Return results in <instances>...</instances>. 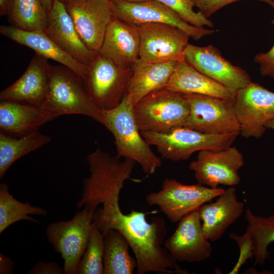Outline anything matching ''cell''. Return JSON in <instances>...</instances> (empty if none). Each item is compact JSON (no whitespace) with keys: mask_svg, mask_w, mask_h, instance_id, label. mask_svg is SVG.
Returning a JSON list of instances; mask_svg holds the SVG:
<instances>
[{"mask_svg":"<svg viewBox=\"0 0 274 274\" xmlns=\"http://www.w3.org/2000/svg\"><path fill=\"white\" fill-rule=\"evenodd\" d=\"M119 199L102 204L94 213L93 223L104 233L110 229L120 232L128 241L136 259V273L188 274L162 246L166 234L165 222L159 217L146 220L147 213L132 210L125 214Z\"/></svg>","mask_w":274,"mask_h":274,"instance_id":"6da1fadb","label":"cell"},{"mask_svg":"<svg viewBox=\"0 0 274 274\" xmlns=\"http://www.w3.org/2000/svg\"><path fill=\"white\" fill-rule=\"evenodd\" d=\"M87 161L90 175L83 181L82 193L77 207L95 212L100 204L119 198L124 183L131 179L136 162L122 159L99 148L87 156Z\"/></svg>","mask_w":274,"mask_h":274,"instance_id":"7a4b0ae2","label":"cell"},{"mask_svg":"<svg viewBox=\"0 0 274 274\" xmlns=\"http://www.w3.org/2000/svg\"><path fill=\"white\" fill-rule=\"evenodd\" d=\"M104 125L112 133L116 148V155L138 163L147 177L162 165L161 159L152 151L139 129L133 112V105L124 96L114 109L102 111Z\"/></svg>","mask_w":274,"mask_h":274,"instance_id":"3957f363","label":"cell"},{"mask_svg":"<svg viewBox=\"0 0 274 274\" xmlns=\"http://www.w3.org/2000/svg\"><path fill=\"white\" fill-rule=\"evenodd\" d=\"M43 108L56 118L79 114L88 116L104 125L102 110L93 102L83 80L67 67L50 65L49 88Z\"/></svg>","mask_w":274,"mask_h":274,"instance_id":"277c9868","label":"cell"},{"mask_svg":"<svg viewBox=\"0 0 274 274\" xmlns=\"http://www.w3.org/2000/svg\"><path fill=\"white\" fill-rule=\"evenodd\" d=\"M189 112L185 94L165 87L151 92L133 106L140 132H164L181 126Z\"/></svg>","mask_w":274,"mask_h":274,"instance_id":"5b68a950","label":"cell"},{"mask_svg":"<svg viewBox=\"0 0 274 274\" xmlns=\"http://www.w3.org/2000/svg\"><path fill=\"white\" fill-rule=\"evenodd\" d=\"M141 133L150 145L156 147L162 158L174 161L187 160L197 151L226 149L239 134H209L182 126L164 132Z\"/></svg>","mask_w":274,"mask_h":274,"instance_id":"8992f818","label":"cell"},{"mask_svg":"<svg viewBox=\"0 0 274 274\" xmlns=\"http://www.w3.org/2000/svg\"><path fill=\"white\" fill-rule=\"evenodd\" d=\"M94 213L84 207L72 219L51 223L46 228L48 242L64 260V273L77 274L88 245Z\"/></svg>","mask_w":274,"mask_h":274,"instance_id":"52a82bcc","label":"cell"},{"mask_svg":"<svg viewBox=\"0 0 274 274\" xmlns=\"http://www.w3.org/2000/svg\"><path fill=\"white\" fill-rule=\"evenodd\" d=\"M224 191L221 187L212 188L199 183L185 185L167 178L163 181L160 190L146 196V201L149 206H157L171 222L177 223Z\"/></svg>","mask_w":274,"mask_h":274,"instance_id":"ba28073f","label":"cell"},{"mask_svg":"<svg viewBox=\"0 0 274 274\" xmlns=\"http://www.w3.org/2000/svg\"><path fill=\"white\" fill-rule=\"evenodd\" d=\"M185 96L190 112L181 126L209 134L239 133L234 100L195 93Z\"/></svg>","mask_w":274,"mask_h":274,"instance_id":"9c48e42d","label":"cell"},{"mask_svg":"<svg viewBox=\"0 0 274 274\" xmlns=\"http://www.w3.org/2000/svg\"><path fill=\"white\" fill-rule=\"evenodd\" d=\"M132 73V70L123 69L98 53L96 55L88 66L84 82L99 109L111 110L120 104Z\"/></svg>","mask_w":274,"mask_h":274,"instance_id":"30bf717a","label":"cell"},{"mask_svg":"<svg viewBox=\"0 0 274 274\" xmlns=\"http://www.w3.org/2000/svg\"><path fill=\"white\" fill-rule=\"evenodd\" d=\"M234 107L239 134L245 138L259 139L266 124L274 119V92L251 82L236 91Z\"/></svg>","mask_w":274,"mask_h":274,"instance_id":"8fae6325","label":"cell"},{"mask_svg":"<svg viewBox=\"0 0 274 274\" xmlns=\"http://www.w3.org/2000/svg\"><path fill=\"white\" fill-rule=\"evenodd\" d=\"M111 2L114 16L130 25L138 27L150 23L168 24L181 29L196 41L215 32L213 29L191 25L176 12L156 0Z\"/></svg>","mask_w":274,"mask_h":274,"instance_id":"7c38bea8","label":"cell"},{"mask_svg":"<svg viewBox=\"0 0 274 274\" xmlns=\"http://www.w3.org/2000/svg\"><path fill=\"white\" fill-rule=\"evenodd\" d=\"M140 39L139 59L152 63L184 59L190 37L168 24L150 23L138 27Z\"/></svg>","mask_w":274,"mask_h":274,"instance_id":"4fadbf2b","label":"cell"},{"mask_svg":"<svg viewBox=\"0 0 274 274\" xmlns=\"http://www.w3.org/2000/svg\"><path fill=\"white\" fill-rule=\"evenodd\" d=\"M244 165L242 154L236 147L230 146L220 150L199 151L189 168L199 184L216 188L220 185H238L241 181L238 172Z\"/></svg>","mask_w":274,"mask_h":274,"instance_id":"5bb4252c","label":"cell"},{"mask_svg":"<svg viewBox=\"0 0 274 274\" xmlns=\"http://www.w3.org/2000/svg\"><path fill=\"white\" fill-rule=\"evenodd\" d=\"M184 60L190 66L236 92L252 82L246 71L232 64L216 47H200L189 44L184 53Z\"/></svg>","mask_w":274,"mask_h":274,"instance_id":"9a60e30c","label":"cell"},{"mask_svg":"<svg viewBox=\"0 0 274 274\" xmlns=\"http://www.w3.org/2000/svg\"><path fill=\"white\" fill-rule=\"evenodd\" d=\"M76 29L87 47L99 53L107 27L114 16L107 0H63Z\"/></svg>","mask_w":274,"mask_h":274,"instance_id":"2e32d148","label":"cell"},{"mask_svg":"<svg viewBox=\"0 0 274 274\" xmlns=\"http://www.w3.org/2000/svg\"><path fill=\"white\" fill-rule=\"evenodd\" d=\"M164 247L177 262H201L211 256L213 248L203 233L198 210L181 219Z\"/></svg>","mask_w":274,"mask_h":274,"instance_id":"e0dca14e","label":"cell"},{"mask_svg":"<svg viewBox=\"0 0 274 274\" xmlns=\"http://www.w3.org/2000/svg\"><path fill=\"white\" fill-rule=\"evenodd\" d=\"M47 13L46 34L64 52L88 66L97 54L83 41L63 2L53 0Z\"/></svg>","mask_w":274,"mask_h":274,"instance_id":"ac0fdd59","label":"cell"},{"mask_svg":"<svg viewBox=\"0 0 274 274\" xmlns=\"http://www.w3.org/2000/svg\"><path fill=\"white\" fill-rule=\"evenodd\" d=\"M36 53L22 75L0 93V100L17 101L43 108L49 88L50 64Z\"/></svg>","mask_w":274,"mask_h":274,"instance_id":"d6986e66","label":"cell"},{"mask_svg":"<svg viewBox=\"0 0 274 274\" xmlns=\"http://www.w3.org/2000/svg\"><path fill=\"white\" fill-rule=\"evenodd\" d=\"M140 44L138 27L114 16L107 27L98 54L123 69L132 70L139 59Z\"/></svg>","mask_w":274,"mask_h":274,"instance_id":"ffe728a7","label":"cell"},{"mask_svg":"<svg viewBox=\"0 0 274 274\" xmlns=\"http://www.w3.org/2000/svg\"><path fill=\"white\" fill-rule=\"evenodd\" d=\"M244 203L237 199L234 186L229 187L213 202L206 203L198 209L203 233L207 239H220L228 228L239 218Z\"/></svg>","mask_w":274,"mask_h":274,"instance_id":"44dd1931","label":"cell"},{"mask_svg":"<svg viewBox=\"0 0 274 274\" xmlns=\"http://www.w3.org/2000/svg\"><path fill=\"white\" fill-rule=\"evenodd\" d=\"M56 117L45 109L27 103L1 100V132L15 136L38 131Z\"/></svg>","mask_w":274,"mask_h":274,"instance_id":"7402d4cb","label":"cell"},{"mask_svg":"<svg viewBox=\"0 0 274 274\" xmlns=\"http://www.w3.org/2000/svg\"><path fill=\"white\" fill-rule=\"evenodd\" d=\"M0 33L18 44L32 49L36 53L46 59L53 60L67 67L84 80L88 66L77 61L62 50L44 31L26 30L14 26L1 25Z\"/></svg>","mask_w":274,"mask_h":274,"instance_id":"603a6c76","label":"cell"},{"mask_svg":"<svg viewBox=\"0 0 274 274\" xmlns=\"http://www.w3.org/2000/svg\"><path fill=\"white\" fill-rule=\"evenodd\" d=\"M178 61L152 63L140 59L132 67L125 96L133 106L151 92L165 87Z\"/></svg>","mask_w":274,"mask_h":274,"instance_id":"cb8c5ba5","label":"cell"},{"mask_svg":"<svg viewBox=\"0 0 274 274\" xmlns=\"http://www.w3.org/2000/svg\"><path fill=\"white\" fill-rule=\"evenodd\" d=\"M165 88L184 94L195 93L234 100V92L198 71L183 59L178 61Z\"/></svg>","mask_w":274,"mask_h":274,"instance_id":"d4e9b609","label":"cell"},{"mask_svg":"<svg viewBox=\"0 0 274 274\" xmlns=\"http://www.w3.org/2000/svg\"><path fill=\"white\" fill-rule=\"evenodd\" d=\"M104 274H132L136 261L129 253V244L119 231L110 229L103 233Z\"/></svg>","mask_w":274,"mask_h":274,"instance_id":"484cf974","label":"cell"},{"mask_svg":"<svg viewBox=\"0 0 274 274\" xmlns=\"http://www.w3.org/2000/svg\"><path fill=\"white\" fill-rule=\"evenodd\" d=\"M51 141L50 136L36 131L15 136L0 132V178L17 159Z\"/></svg>","mask_w":274,"mask_h":274,"instance_id":"4316f807","label":"cell"},{"mask_svg":"<svg viewBox=\"0 0 274 274\" xmlns=\"http://www.w3.org/2000/svg\"><path fill=\"white\" fill-rule=\"evenodd\" d=\"M248 222L246 230L253 241L254 265H263L269 259V245L274 242V214L268 217L254 215L250 209L246 210Z\"/></svg>","mask_w":274,"mask_h":274,"instance_id":"83f0119b","label":"cell"},{"mask_svg":"<svg viewBox=\"0 0 274 274\" xmlns=\"http://www.w3.org/2000/svg\"><path fill=\"white\" fill-rule=\"evenodd\" d=\"M47 214V211L44 208L18 201L9 193L6 184H0V233L20 220L39 222L29 215L45 216Z\"/></svg>","mask_w":274,"mask_h":274,"instance_id":"f1b7e54d","label":"cell"},{"mask_svg":"<svg viewBox=\"0 0 274 274\" xmlns=\"http://www.w3.org/2000/svg\"><path fill=\"white\" fill-rule=\"evenodd\" d=\"M9 19L13 26L26 30L44 31L48 13L42 0H14Z\"/></svg>","mask_w":274,"mask_h":274,"instance_id":"f546056e","label":"cell"},{"mask_svg":"<svg viewBox=\"0 0 274 274\" xmlns=\"http://www.w3.org/2000/svg\"><path fill=\"white\" fill-rule=\"evenodd\" d=\"M104 236L92 223L86 251L79 263L78 274H104Z\"/></svg>","mask_w":274,"mask_h":274,"instance_id":"4dcf8cb0","label":"cell"},{"mask_svg":"<svg viewBox=\"0 0 274 274\" xmlns=\"http://www.w3.org/2000/svg\"><path fill=\"white\" fill-rule=\"evenodd\" d=\"M176 12L182 19L196 27H213L212 21L201 12H195L193 0H156Z\"/></svg>","mask_w":274,"mask_h":274,"instance_id":"1f68e13d","label":"cell"},{"mask_svg":"<svg viewBox=\"0 0 274 274\" xmlns=\"http://www.w3.org/2000/svg\"><path fill=\"white\" fill-rule=\"evenodd\" d=\"M229 237L234 241L239 249V255L236 264L229 273H237L241 267L246 263L247 260L254 257L253 241L250 232L246 230L241 235L231 233Z\"/></svg>","mask_w":274,"mask_h":274,"instance_id":"d6a6232c","label":"cell"},{"mask_svg":"<svg viewBox=\"0 0 274 274\" xmlns=\"http://www.w3.org/2000/svg\"><path fill=\"white\" fill-rule=\"evenodd\" d=\"M241 0H193L195 7L208 18L213 13L232 3ZM266 3L274 9V0H256Z\"/></svg>","mask_w":274,"mask_h":274,"instance_id":"836d02e7","label":"cell"},{"mask_svg":"<svg viewBox=\"0 0 274 274\" xmlns=\"http://www.w3.org/2000/svg\"><path fill=\"white\" fill-rule=\"evenodd\" d=\"M274 26V20H271ZM254 61L259 65L260 74L274 79V44L267 52L259 53L255 55Z\"/></svg>","mask_w":274,"mask_h":274,"instance_id":"e575fe53","label":"cell"},{"mask_svg":"<svg viewBox=\"0 0 274 274\" xmlns=\"http://www.w3.org/2000/svg\"><path fill=\"white\" fill-rule=\"evenodd\" d=\"M27 273L29 274H62L63 268L54 262L40 261L36 263Z\"/></svg>","mask_w":274,"mask_h":274,"instance_id":"d590c367","label":"cell"},{"mask_svg":"<svg viewBox=\"0 0 274 274\" xmlns=\"http://www.w3.org/2000/svg\"><path fill=\"white\" fill-rule=\"evenodd\" d=\"M14 261L10 257L0 254V273L10 274L13 273Z\"/></svg>","mask_w":274,"mask_h":274,"instance_id":"8d00e7d4","label":"cell"},{"mask_svg":"<svg viewBox=\"0 0 274 274\" xmlns=\"http://www.w3.org/2000/svg\"><path fill=\"white\" fill-rule=\"evenodd\" d=\"M14 0H0V15H9L12 9Z\"/></svg>","mask_w":274,"mask_h":274,"instance_id":"74e56055","label":"cell"},{"mask_svg":"<svg viewBox=\"0 0 274 274\" xmlns=\"http://www.w3.org/2000/svg\"><path fill=\"white\" fill-rule=\"evenodd\" d=\"M43 6L48 12L51 9L53 0H42Z\"/></svg>","mask_w":274,"mask_h":274,"instance_id":"f35d334b","label":"cell"},{"mask_svg":"<svg viewBox=\"0 0 274 274\" xmlns=\"http://www.w3.org/2000/svg\"><path fill=\"white\" fill-rule=\"evenodd\" d=\"M265 126L266 129H271L274 130V119L269 121Z\"/></svg>","mask_w":274,"mask_h":274,"instance_id":"ab89813d","label":"cell"},{"mask_svg":"<svg viewBox=\"0 0 274 274\" xmlns=\"http://www.w3.org/2000/svg\"><path fill=\"white\" fill-rule=\"evenodd\" d=\"M107 1H116V0H107ZM125 1H130V2H141V1H143L145 0H125Z\"/></svg>","mask_w":274,"mask_h":274,"instance_id":"60d3db41","label":"cell"},{"mask_svg":"<svg viewBox=\"0 0 274 274\" xmlns=\"http://www.w3.org/2000/svg\"><path fill=\"white\" fill-rule=\"evenodd\" d=\"M61 1H63V0H61Z\"/></svg>","mask_w":274,"mask_h":274,"instance_id":"b9f144b4","label":"cell"}]
</instances>
